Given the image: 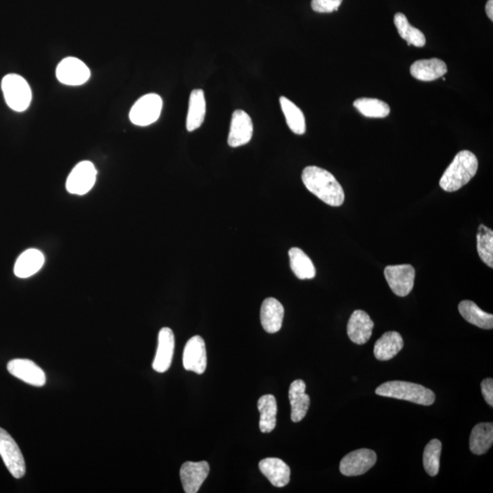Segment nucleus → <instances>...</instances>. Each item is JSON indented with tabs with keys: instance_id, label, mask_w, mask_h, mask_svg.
<instances>
[{
	"instance_id": "1a4fd4ad",
	"label": "nucleus",
	"mask_w": 493,
	"mask_h": 493,
	"mask_svg": "<svg viewBox=\"0 0 493 493\" xmlns=\"http://www.w3.org/2000/svg\"><path fill=\"white\" fill-rule=\"evenodd\" d=\"M57 79L65 85H83L90 79V71L83 61L74 57L65 58L58 65Z\"/></svg>"
},
{
	"instance_id": "4be33fe9",
	"label": "nucleus",
	"mask_w": 493,
	"mask_h": 493,
	"mask_svg": "<svg viewBox=\"0 0 493 493\" xmlns=\"http://www.w3.org/2000/svg\"><path fill=\"white\" fill-rule=\"evenodd\" d=\"M404 347V341L400 333H385L375 342L374 355L380 361H388L394 358Z\"/></svg>"
},
{
	"instance_id": "cd10ccee",
	"label": "nucleus",
	"mask_w": 493,
	"mask_h": 493,
	"mask_svg": "<svg viewBox=\"0 0 493 493\" xmlns=\"http://www.w3.org/2000/svg\"><path fill=\"white\" fill-rule=\"evenodd\" d=\"M280 103L282 112L286 118L289 128L296 135H303L306 131V118L303 113L296 105L286 97H281Z\"/></svg>"
},
{
	"instance_id": "39448f33",
	"label": "nucleus",
	"mask_w": 493,
	"mask_h": 493,
	"mask_svg": "<svg viewBox=\"0 0 493 493\" xmlns=\"http://www.w3.org/2000/svg\"><path fill=\"white\" fill-rule=\"evenodd\" d=\"M162 107L163 100L158 94H145L133 105L129 118L135 125H150L160 118Z\"/></svg>"
},
{
	"instance_id": "6e6552de",
	"label": "nucleus",
	"mask_w": 493,
	"mask_h": 493,
	"mask_svg": "<svg viewBox=\"0 0 493 493\" xmlns=\"http://www.w3.org/2000/svg\"><path fill=\"white\" fill-rule=\"evenodd\" d=\"M416 271L410 264L388 266L385 269V277L389 287L400 297L408 296L413 290Z\"/></svg>"
},
{
	"instance_id": "2f4dec72",
	"label": "nucleus",
	"mask_w": 493,
	"mask_h": 493,
	"mask_svg": "<svg viewBox=\"0 0 493 493\" xmlns=\"http://www.w3.org/2000/svg\"><path fill=\"white\" fill-rule=\"evenodd\" d=\"M442 444L439 440H430L423 452V465L427 474L431 477L437 475L440 472V460Z\"/></svg>"
},
{
	"instance_id": "b1692460",
	"label": "nucleus",
	"mask_w": 493,
	"mask_h": 493,
	"mask_svg": "<svg viewBox=\"0 0 493 493\" xmlns=\"http://www.w3.org/2000/svg\"><path fill=\"white\" fill-rule=\"evenodd\" d=\"M259 417V430L262 433H270L275 429L277 423V401L274 395H262L258 401Z\"/></svg>"
},
{
	"instance_id": "5701e85b",
	"label": "nucleus",
	"mask_w": 493,
	"mask_h": 493,
	"mask_svg": "<svg viewBox=\"0 0 493 493\" xmlns=\"http://www.w3.org/2000/svg\"><path fill=\"white\" fill-rule=\"evenodd\" d=\"M206 115V99L203 90H192L190 94V106L187 118V129L188 132H193L199 129Z\"/></svg>"
},
{
	"instance_id": "a211bd4d",
	"label": "nucleus",
	"mask_w": 493,
	"mask_h": 493,
	"mask_svg": "<svg viewBox=\"0 0 493 493\" xmlns=\"http://www.w3.org/2000/svg\"><path fill=\"white\" fill-rule=\"evenodd\" d=\"M259 468L274 487H285L290 482L291 469L284 460L266 458L259 462Z\"/></svg>"
},
{
	"instance_id": "9d476101",
	"label": "nucleus",
	"mask_w": 493,
	"mask_h": 493,
	"mask_svg": "<svg viewBox=\"0 0 493 493\" xmlns=\"http://www.w3.org/2000/svg\"><path fill=\"white\" fill-rule=\"evenodd\" d=\"M378 456L368 449H361L347 454L340 462V472L347 477L365 474L375 466Z\"/></svg>"
},
{
	"instance_id": "412c9836",
	"label": "nucleus",
	"mask_w": 493,
	"mask_h": 493,
	"mask_svg": "<svg viewBox=\"0 0 493 493\" xmlns=\"http://www.w3.org/2000/svg\"><path fill=\"white\" fill-rule=\"evenodd\" d=\"M44 261V256L40 251L36 249H27L16 261L14 267L16 276L21 279L33 276L41 271Z\"/></svg>"
},
{
	"instance_id": "6ab92c4d",
	"label": "nucleus",
	"mask_w": 493,
	"mask_h": 493,
	"mask_svg": "<svg viewBox=\"0 0 493 493\" xmlns=\"http://www.w3.org/2000/svg\"><path fill=\"white\" fill-rule=\"evenodd\" d=\"M284 308L275 298L265 299L261 308L262 327L269 333H275L281 330L284 322Z\"/></svg>"
},
{
	"instance_id": "f257e3e1",
	"label": "nucleus",
	"mask_w": 493,
	"mask_h": 493,
	"mask_svg": "<svg viewBox=\"0 0 493 493\" xmlns=\"http://www.w3.org/2000/svg\"><path fill=\"white\" fill-rule=\"evenodd\" d=\"M301 180L307 190L327 205L340 207L345 202L343 187L330 172L311 165L304 168Z\"/></svg>"
},
{
	"instance_id": "2eb2a0df",
	"label": "nucleus",
	"mask_w": 493,
	"mask_h": 493,
	"mask_svg": "<svg viewBox=\"0 0 493 493\" xmlns=\"http://www.w3.org/2000/svg\"><path fill=\"white\" fill-rule=\"evenodd\" d=\"M175 336L173 331L164 327L158 333V345L155 353L153 369L157 373H165L170 369L173 360Z\"/></svg>"
},
{
	"instance_id": "f8f14e48",
	"label": "nucleus",
	"mask_w": 493,
	"mask_h": 493,
	"mask_svg": "<svg viewBox=\"0 0 493 493\" xmlns=\"http://www.w3.org/2000/svg\"><path fill=\"white\" fill-rule=\"evenodd\" d=\"M8 371L19 380L34 387L46 384V375L40 366L28 359H14L8 364Z\"/></svg>"
},
{
	"instance_id": "f3484780",
	"label": "nucleus",
	"mask_w": 493,
	"mask_h": 493,
	"mask_svg": "<svg viewBox=\"0 0 493 493\" xmlns=\"http://www.w3.org/2000/svg\"><path fill=\"white\" fill-rule=\"evenodd\" d=\"M306 384L301 379L291 383L289 389V400L291 407V418L297 423L306 417L309 410L310 397L306 393Z\"/></svg>"
},
{
	"instance_id": "423d86ee",
	"label": "nucleus",
	"mask_w": 493,
	"mask_h": 493,
	"mask_svg": "<svg viewBox=\"0 0 493 493\" xmlns=\"http://www.w3.org/2000/svg\"><path fill=\"white\" fill-rule=\"evenodd\" d=\"M0 456L6 469L16 479H21L26 473V463L21 450L13 437L0 427Z\"/></svg>"
},
{
	"instance_id": "9b49d317",
	"label": "nucleus",
	"mask_w": 493,
	"mask_h": 493,
	"mask_svg": "<svg viewBox=\"0 0 493 493\" xmlns=\"http://www.w3.org/2000/svg\"><path fill=\"white\" fill-rule=\"evenodd\" d=\"M183 365L187 371L201 375L207 368V349L205 341L194 336L187 341L183 353Z\"/></svg>"
},
{
	"instance_id": "f704fd0d",
	"label": "nucleus",
	"mask_w": 493,
	"mask_h": 493,
	"mask_svg": "<svg viewBox=\"0 0 493 493\" xmlns=\"http://www.w3.org/2000/svg\"><path fill=\"white\" fill-rule=\"evenodd\" d=\"M486 13H487L488 18L493 21V0H489L486 4Z\"/></svg>"
},
{
	"instance_id": "0eeeda50",
	"label": "nucleus",
	"mask_w": 493,
	"mask_h": 493,
	"mask_svg": "<svg viewBox=\"0 0 493 493\" xmlns=\"http://www.w3.org/2000/svg\"><path fill=\"white\" fill-rule=\"evenodd\" d=\"M97 170L92 162L83 161L71 170L66 181L68 192L83 196L92 190L96 182Z\"/></svg>"
},
{
	"instance_id": "ddd939ff",
	"label": "nucleus",
	"mask_w": 493,
	"mask_h": 493,
	"mask_svg": "<svg viewBox=\"0 0 493 493\" xmlns=\"http://www.w3.org/2000/svg\"><path fill=\"white\" fill-rule=\"evenodd\" d=\"M253 123L251 116L242 110L233 113L230 125L228 144L232 147H239L251 140Z\"/></svg>"
},
{
	"instance_id": "4468645a",
	"label": "nucleus",
	"mask_w": 493,
	"mask_h": 493,
	"mask_svg": "<svg viewBox=\"0 0 493 493\" xmlns=\"http://www.w3.org/2000/svg\"><path fill=\"white\" fill-rule=\"evenodd\" d=\"M209 464L207 462H185L180 469V479L185 492L197 493L206 481L209 473Z\"/></svg>"
},
{
	"instance_id": "c85d7f7f",
	"label": "nucleus",
	"mask_w": 493,
	"mask_h": 493,
	"mask_svg": "<svg viewBox=\"0 0 493 493\" xmlns=\"http://www.w3.org/2000/svg\"><path fill=\"white\" fill-rule=\"evenodd\" d=\"M394 24L400 37L407 41L408 46L424 47L426 45V37L422 31L412 27L403 13H397L394 17Z\"/></svg>"
},
{
	"instance_id": "393cba45",
	"label": "nucleus",
	"mask_w": 493,
	"mask_h": 493,
	"mask_svg": "<svg viewBox=\"0 0 493 493\" xmlns=\"http://www.w3.org/2000/svg\"><path fill=\"white\" fill-rule=\"evenodd\" d=\"M459 311L462 316L479 328L492 330L493 328V316L485 313L472 301H462L459 304Z\"/></svg>"
},
{
	"instance_id": "c756f323",
	"label": "nucleus",
	"mask_w": 493,
	"mask_h": 493,
	"mask_svg": "<svg viewBox=\"0 0 493 493\" xmlns=\"http://www.w3.org/2000/svg\"><path fill=\"white\" fill-rule=\"evenodd\" d=\"M353 106L369 118H385L390 113V107L388 103L378 99L360 98L353 102Z\"/></svg>"
},
{
	"instance_id": "7ed1b4c3",
	"label": "nucleus",
	"mask_w": 493,
	"mask_h": 493,
	"mask_svg": "<svg viewBox=\"0 0 493 493\" xmlns=\"http://www.w3.org/2000/svg\"><path fill=\"white\" fill-rule=\"evenodd\" d=\"M375 394L422 405H432L436 400V395L430 389L415 383L405 381L384 383L375 389Z\"/></svg>"
},
{
	"instance_id": "72a5a7b5",
	"label": "nucleus",
	"mask_w": 493,
	"mask_h": 493,
	"mask_svg": "<svg viewBox=\"0 0 493 493\" xmlns=\"http://www.w3.org/2000/svg\"><path fill=\"white\" fill-rule=\"evenodd\" d=\"M482 393L488 405L493 407V380L492 378H486L482 382Z\"/></svg>"
},
{
	"instance_id": "473e14b6",
	"label": "nucleus",
	"mask_w": 493,
	"mask_h": 493,
	"mask_svg": "<svg viewBox=\"0 0 493 493\" xmlns=\"http://www.w3.org/2000/svg\"><path fill=\"white\" fill-rule=\"evenodd\" d=\"M343 0H311V9L318 13H331L338 11Z\"/></svg>"
},
{
	"instance_id": "aec40b11",
	"label": "nucleus",
	"mask_w": 493,
	"mask_h": 493,
	"mask_svg": "<svg viewBox=\"0 0 493 493\" xmlns=\"http://www.w3.org/2000/svg\"><path fill=\"white\" fill-rule=\"evenodd\" d=\"M447 73L446 63L436 58L415 61L410 67L411 76L415 79L423 81V82H431V81L439 79Z\"/></svg>"
},
{
	"instance_id": "bb28decb",
	"label": "nucleus",
	"mask_w": 493,
	"mask_h": 493,
	"mask_svg": "<svg viewBox=\"0 0 493 493\" xmlns=\"http://www.w3.org/2000/svg\"><path fill=\"white\" fill-rule=\"evenodd\" d=\"M289 257L291 270L298 279L311 280L316 277V267L306 252L299 248H291L289 251Z\"/></svg>"
},
{
	"instance_id": "a878e982",
	"label": "nucleus",
	"mask_w": 493,
	"mask_h": 493,
	"mask_svg": "<svg viewBox=\"0 0 493 493\" xmlns=\"http://www.w3.org/2000/svg\"><path fill=\"white\" fill-rule=\"evenodd\" d=\"M493 443L492 423L476 425L469 437V449L476 455H482L491 449Z\"/></svg>"
},
{
	"instance_id": "f03ea898",
	"label": "nucleus",
	"mask_w": 493,
	"mask_h": 493,
	"mask_svg": "<svg viewBox=\"0 0 493 493\" xmlns=\"http://www.w3.org/2000/svg\"><path fill=\"white\" fill-rule=\"evenodd\" d=\"M478 165L474 154L468 150L460 151L440 178V187L447 192L458 191L475 177Z\"/></svg>"
},
{
	"instance_id": "7c9ffc66",
	"label": "nucleus",
	"mask_w": 493,
	"mask_h": 493,
	"mask_svg": "<svg viewBox=\"0 0 493 493\" xmlns=\"http://www.w3.org/2000/svg\"><path fill=\"white\" fill-rule=\"evenodd\" d=\"M477 249L479 258L488 265L493 267V232L484 225H479L477 233Z\"/></svg>"
},
{
	"instance_id": "dca6fc26",
	"label": "nucleus",
	"mask_w": 493,
	"mask_h": 493,
	"mask_svg": "<svg viewBox=\"0 0 493 493\" xmlns=\"http://www.w3.org/2000/svg\"><path fill=\"white\" fill-rule=\"evenodd\" d=\"M374 322L365 311H353L347 324V335L353 343L364 345L371 338Z\"/></svg>"
},
{
	"instance_id": "20e7f679",
	"label": "nucleus",
	"mask_w": 493,
	"mask_h": 493,
	"mask_svg": "<svg viewBox=\"0 0 493 493\" xmlns=\"http://www.w3.org/2000/svg\"><path fill=\"white\" fill-rule=\"evenodd\" d=\"M1 88L6 105L15 112H24L30 106L32 93L30 85L24 77L18 74H8L3 78Z\"/></svg>"
}]
</instances>
